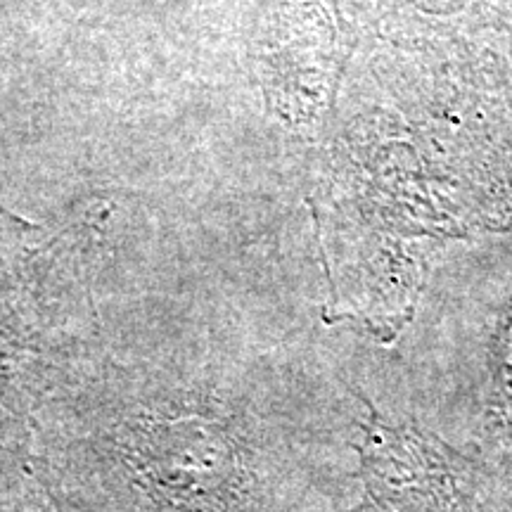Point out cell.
<instances>
[{
	"label": "cell",
	"instance_id": "1",
	"mask_svg": "<svg viewBox=\"0 0 512 512\" xmlns=\"http://www.w3.org/2000/svg\"><path fill=\"white\" fill-rule=\"evenodd\" d=\"M358 444L363 482L377 512H479L477 465L413 425H394L368 403Z\"/></svg>",
	"mask_w": 512,
	"mask_h": 512
},
{
	"label": "cell",
	"instance_id": "2",
	"mask_svg": "<svg viewBox=\"0 0 512 512\" xmlns=\"http://www.w3.org/2000/svg\"><path fill=\"white\" fill-rule=\"evenodd\" d=\"M0 512H55L29 470L0 472Z\"/></svg>",
	"mask_w": 512,
	"mask_h": 512
}]
</instances>
